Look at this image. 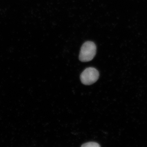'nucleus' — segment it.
I'll use <instances>...</instances> for the list:
<instances>
[{"mask_svg":"<svg viewBox=\"0 0 147 147\" xmlns=\"http://www.w3.org/2000/svg\"><path fill=\"white\" fill-rule=\"evenodd\" d=\"M96 47L91 41H87L81 47L79 59L81 61L86 62L92 60L96 54Z\"/></svg>","mask_w":147,"mask_h":147,"instance_id":"nucleus-1","label":"nucleus"},{"mask_svg":"<svg viewBox=\"0 0 147 147\" xmlns=\"http://www.w3.org/2000/svg\"><path fill=\"white\" fill-rule=\"evenodd\" d=\"M81 146L82 147H99L100 145L96 142H90L85 143L82 145Z\"/></svg>","mask_w":147,"mask_h":147,"instance_id":"nucleus-3","label":"nucleus"},{"mask_svg":"<svg viewBox=\"0 0 147 147\" xmlns=\"http://www.w3.org/2000/svg\"><path fill=\"white\" fill-rule=\"evenodd\" d=\"M99 76V73L96 69L90 67L86 69L80 76L82 84L85 85H90L94 84Z\"/></svg>","mask_w":147,"mask_h":147,"instance_id":"nucleus-2","label":"nucleus"}]
</instances>
